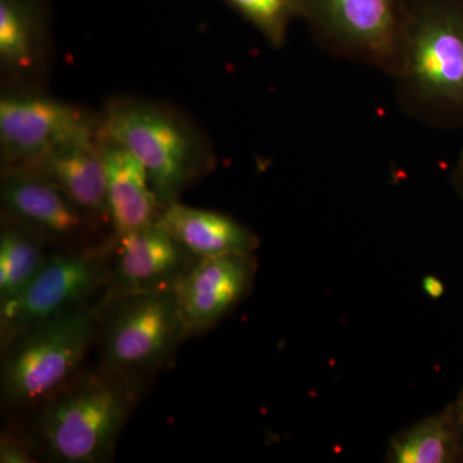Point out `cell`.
Listing matches in <instances>:
<instances>
[{
    "mask_svg": "<svg viewBox=\"0 0 463 463\" xmlns=\"http://www.w3.org/2000/svg\"><path fill=\"white\" fill-rule=\"evenodd\" d=\"M136 397L133 377L102 368L75 377L42 403L36 430L45 455L62 463L109 461Z\"/></svg>",
    "mask_w": 463,
    "mask_h": 463,
    "instance_id": "7a4b0ae2",
    "label": "cell"
},
{
    "mask_svg": "<svg viewBox=\"0 0 463 463\" xmlns=\"http://www.w3.org/2000/svg\"><path fill=\"white\" fill-rule=\"evenodd\" d=\"M452 411L453 421H455L457 437H458L459 449H461V456L463 461V390L459 394L458 399L449 405Z\"/></svg>",
    "mask_w": 463,
    "mask_h": 463,
    "instance_id": "ffe728a7",
    "label": "cell"
},
{
    "mask_svg": "<svg viewBox=\"0 0 463 463\" xmlns=\"http://www.w3.org/2000/svg\"><path fill=\"white\" fill-rule=\"evenodd\" d=\"M114 260L100 303L139 292L173 288L197 259L157 222L116 234Z\"/></svg>",
    "mask_w": 463,
    "mask_h": 463,
    "instance_id": "9c48e42d",
    "label": "cell"
},
{
    "mask_svg": "<svg viewBox=\"0 0 463 463\" xmlns=\"http://www.w3.org/2000/svg\"><path fill=\"white\" fill-rule=\"evenodd\" d=\"M39 29L36 0H0V57L14 70L33 66Z\"/></svg>",
    "mask_w": 463,
    "mask_h": 463,
    "instance_id": "e0dca14e",
    "label": "cell"
},
{
    "mask_svg": "<svg viewBox=\"0 0 463 463\" xmlns=\"http://www.w3.org/2000/svg\"><path fill=\"white\" fill-rule=\"evenodd\" d=\"M112 249H88L48 257L32 283L17 298L0 304V337L5 349L36 326L88 304L108 282Z\"/></svg>",
    "mask_w": 463,
    "mask_h": 463,
    "instance_id": "52a82bcc",
    "label": "cell"
},
{
    "mask_svg": "<svg viewBox=\"0 0 463 463\" xmlns=\"http://www.w3.org/2000/svg\"><path fill=\"white\" fill-rule=\"evenodd\" d=\"M390 463H453L462 461L450 407L426 417L390 441Z\"/></svg>",
    "mask_w": 463,
    "mask_h": 463,
    "instance_id": "9a60e30c",
    "label": "cell"
},
{
    "mask_svg": "<svg viewBox=\"0 0 463 463\" xmlns=\"http://www.w3.org/2000/svg\"><path fill=\"white\" fill-rule=\"evenodd\" d=\"M0 194L8 218L39 236L67 240L83 231L87 215L53 182L33 167H8L3 174Z\"/></svg>",
    "mask_w": 463,
    "mask_h": 463,
    "instance_id": "8fae6325",
    "label": "cell"
},
{
    "mask_svg": "<svg viewBox=\"0 0 463 463\" xmlns=\"http://www.w3.org/2000/svg\"><path fill=\"white\" fill-rule=\"evenodd\" d=\"M423 288H425L426 294L430 297L439 298L443 294V285L434 277H428L423 282Z\"/></svg>",
    "mask_w": 463,
    "mask_h": 463,
    "instance_id": "7402d4cb",
    "label": "cell"
},
{
    "mask_svg": "<svg viewBox=\"0 0 463 463\" xmlns=\"http://www.w3.org/2000/svg\"><path fill=\"white\" fill-rule=\"evenodd\" d=\"M389 76L408 118L434 129L463 128V0L407 5Z\"/></svg>",
    "mask_w": 463,
    "mask_h": 463,
    "instance_id": "6da1fadb",
    "label": "cell"
},
{
    "mask_svg": "<svg viewBox=\"0 0 463 463\" xmlns=\"http://www.w3.org/2000/svg\"><path fill=\"white\" fill-rule=\"evenodd\" d=\"M274 48L286 43L288 27L304 16V0H227Z\"/></svg>",
    "mask_w": 463,
    "mask_h": 463,
    "instance_id": "ac0fdd59",
    "label": "cell"
},
{
    "mask_svg": "<svg viewBox=\"0 0 463 463\" xmlns=\"http://www.w3.org/2000/svg\"><path fill=\"white\" fill-rule=\"evenodd\" d=\"M157 221L196 258L236 252L254 254L260 246L257 234L236 219L212 210L182 205L178 201L163 207Z\"/></svg>",
    "mask_w": 463,
    "mask_h": 463,
    "instance_id": "5bb4252c",
    "label": "cell"
},
{
    "mask_svg": "<svg viewBox=\"0 0 463 463\" xmlns=\"http://www.w3.org/2000/svg\"><path fill=\"white\" fill-rule=\"evenodd\" d=\"M38 233L14 223L0 236V304L17 298L47 261Z\"/></svg>",
    "mask_w": 463,
    "mask_h": 463,
    "instance_id": "2e32d148",
    "label": "cell"
},
{
    "mask_svg": "<svg viewBox=\"0 0 463 463\" xmlns=\"http://www.w3.org/2000/svg\"><path fill=\"white\" fill-rule=\"evenodd\" d=\"M25 166L47 176L85 215L111 222L102 149L94 137L53 149Z\"/></svg>",
    "mask_w": 463,
    "mask_h": 463,
    "instance_id": "7c38bea8",
    "label": "cell"
},
{
    "mask_svg": "<svg viewBox=\"0 0 463 463\" xmlns=\"http://www.w3.org/2000/svg\"><path fill=\"white\" fill-rule=\"evenodd\" d=\"M100 318V303L85 304L12 341L5 347L3 401L12 407H33L65 388L84 364Z\"/></svg>",
    "mask_w": 463,
    "mask_h": 463,
    "instance_id": "3957f363",
    "label": "cell"
},
{
    "mask_svg": "<svg viewBox=\"0 0 463 463\" xmlns=\"http://www.w3.org/2000/svg\"><path fill=\"white\" fill-rule=\"evenodd\" d=\"M0 462L30 463L35 462V459L25 441L21 440L16 435L5 434L0 439Z\"/></svg>",
    "mask_w": 463,
    "mask_h": 463,
    "instance_id": "d6986e66",
    "label": "cell"
},
{
    "mask_svg": "<svg viewBox=\"0 0 463 463\" xmlns=\"http://www.w3.org/2000/svg\"><path fill=\"white\" fill-rule=\"evenodd\" d=\"M450 183H452L453 190L463 200V147L457 157L455 166H453Z\"/></svg>",
    "mask_w": 463,
    "mask_h": 463,
    "instance_id": "44dd1931",
    "label": "cell"
},
{
    "mask_svg": "<svg viewBox=\"0 0 463 463\" xmlns=\"http://www.w3.org/2000/svg\"><path fill=\"white\" fill-rule=\"evenodd\" d=\"M100 306V368L108 373L133 377L161 367L190 336L173 288L127 295Z\"/></svg>",
    "mask_w": 463,
    "mask_h": 463,
    "instance_id": "5b68a950",
    "label": "cell"
},
{
    "mask_svg": "<svg viewBox=\"0 0 463 463\" xmlns=\"http://www.w3.org/2000/svg\"><path fill=\"white\" fill-rule=\"evenodd\" d=\"M109 219L116 234L130 233L157 222L163 206L149 184L141 161L100 134Z\"/></svg>",
    "mask_w": 463,
    "mask_h": 463,
    "instance_id": "4fadbf2b",
    "label": "cell"
},
{
    "mask_svg": "<svg viewBox=\"0 0 463 463\" xmlns=\"http://www.w3.org/2000/svg\"><path fill=\"white\" fill-rule=\"evenodd\" d=\"M254 254L199 258L174 286L188 334L214 327L249 294L257 274Z\"/></svg>",
    "mask_w": 463,
    "mask_h": 463,
    "instance_id": "30bf717a",
    "label": "cell"
},
{
    "mask_svg": "<svg viewBox=\"0 0 463 463\" xmlns=\"http://www.w3.org/2000/svg\"><path fill=\"white\" fill-rule=\"evenodd\" d=\"M404 0H304V16L327 53L392 74L403 30Z\"/></svg>",
    "mask_w": 463,
    "mask_h": 463,
    "instance_id": "8992f818",
    "label": "cell"
},
{
    "mask_svg": "<svg viewBox=\"0 0 463 463\" xmlns=\"http://www.w3.org/2000/svg\"><path fill=\"white\" fill-rule=\"evenodd\" d=\"M94 137L87 116L67 103L42 96L0 100V146L12 165H25L69 143Z\"/></svg>",
    "mask_w": 463,
    "mask_h": 463,
    "instance_id": "ba28073f",
    "label": "cell"
},
{
    "mask_svg": "<svg viewBox=\"0 0 463 463\" xmlns=\"http://www.w3.org/2000/svg\"><path fill=\"white\" fill-rule=\"evenodd\" d=\"M100 134L141 161L163 207L209 167L210 155L181 118L149 103L120 100L109 106Z\"/></svg>",
    "mask_w": 463,
    "mask_h": 463,
    "instance_id": "277c9868",
    "label": "cell"
}]
</instances>
